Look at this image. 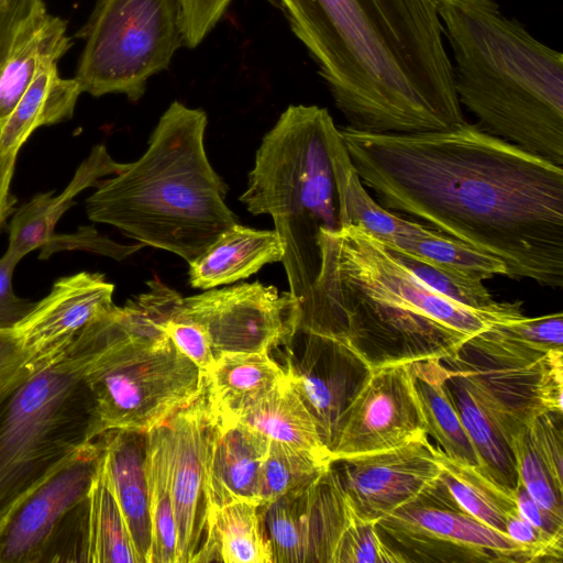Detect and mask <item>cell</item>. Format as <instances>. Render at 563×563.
Returning <instances> with one entry per match:
<instances>
[{
    "label": "cell",
    "instance_id": "obj_1",
    "mask_svg": "<svg viewBox=\"0 0 563 563\" xmlns=\"http://www.w3.org/2000/svg\"><path fill=\"white\" fill-rule=\"evenodd\" d=\"M377 202L501 261L507 275L563 286V168L477 124L417 133L339 129Z\"/></svg>",
    "mask_w": 563,
    "mask_h": 563
},
{
    "label": "cell",
    "instance_id": "obj_2",
    "mask_svg": "<svg viewBox=\"0 0 563 563\" xmlns=\"http://www.w3.org/2000/svg\"><path fill=\"white\" fill-rule=\"evenodd\" d=\"M347 126L437 131L464 122L440 0H277Z\"/></svg>",
    "mask_w": 563,
    "mask_h": 563
},
{
    "label": "cell",
    "instance_id": "obj_3",
    "mask_svg": "<svg viewBox=\"0 0 563 563\" xmlns=\"http://www.w3.org/2000/svg\"><path fill=\"white\" fill-rule=\"evenodd\" d=\"M319 249L297 332L347 346L369 369L441 361L494 324L525 317L520 301L474 309L442 296L358 224L321 231Z\"/></svg>",
    "mask_w": 563,
    "mask_h": 563
},
{
    "label": "cell",
    "instance_id": "obj_4",
    "mask_svg": "<svg viewBox=\"0 0 563 563\" xmlns=\"http://www.w3.org/2000/svg\"><path fill=\"white\" fill-rule=\"evenodd\" d=\"M457 99L484 131L563 164V55L495 0H440Z\"/></svg>",
    "mask_w": 563,
    "mask_h": 563
},
{
    "label": "cell",
    "instance_id": "obj_5",
    "mask_svg": "<svg viewBox=\"0 0 563 563\" xmlns=\"http://www.w3.org/2000/svg\"><path fill=\"white\" fill-rule=\"evenodd\" d=\"M202 109L175 100L152 131L147 150L86 201L88 218L187 263L238 223L225 202L228 186L205 148Z\"/></svg>",
    "mask_w": 563,
    "mask_h": 563
},
{
    "label": "cell",
    "instance_id": "obj_6",
    "mask_svg": "<svg viewBox=\"0 0 563 563\" xmlns=\"http://www.w3.org/2000/svg\"><path fill=\"white\" fill-rule=\"evenodd\" d=\"M146 284L145 292L100 314L67 351L82 363L100 434L146 433L205 391L202 373L164 328L174 289L157 277Z\"/></svg>",
    "mask_w": 563,
    "mask_h": 563
},
{
    "label": "cell",
    "instance_id": "obj_7",
    "mask_svg": "<svg viewBox=\"0 0 563 563\" xmlns=\"http://www.w3.org/2000/svg\"><path fill=\"white\" fill-rule=\"evenodd\" d=\"M325 108L290 104L263 136L240 201L272 217L283 246L289 291L307 297L320 267L321 231L340 229L331 134Z\"/></svg>",
    "mask_w": 563,
    "mask_h": 563
},
{
    "label": "cell",
    "instance_id": "obj_8",
    "mask_svg": "<svg viewBox=\"0 0 563 563\" xmlns=\"http://www.w3.org/2000/svg\"><path fill=\"white\" fill-rule=\"evenodd\" d=\"M100 435L82 363L74 354L0 399V529L14 508Z\"/></svg>",
    "mask_w": 563,
    "mask_h": 563
},
{
    "label": "cell",
    "instance_id": "obj_9",
    "mask_svg": "<svg viewBox=\"0 0 563 563\" xmlns=\"http://www.w3.org/2000/svg\"><path fill=\"white\" fill-rule=\"evenodd\" d=\"M77 36L85 40L74 77L81 92L132 102L185 46L178 0H98Z\"/></svg>",
    "mask_w": 563,
    "mask_h": 563
},
{
    "label": "cell",
    "instance_id": "obj_10",
    "mask_svg": "<svg viewBox=\"0 0 563 563\" xmlns=\"http://www.w3.org/2000/svg\"><path fill=\"white\" fill-rule=\"evenodd\" d=\"M497 324L470 338L441 362L509 443L538 417L563 412V350L530 349Z\"/></svg>",
    "mask_w": 563,
    "mask_h": 563
},
{
    "label": "cell",
    "instance_id": "obj_11",
    "mask_svg": "<svg viewBox=\"0 0 563 563\" xmlns=\"http://www.w3.org/2000/svg\"><path fill=\"white\" fill-rule=\"evenodd\" d=\"M384 539L409 562H534L530 551L459 509L437 483L377 520Z\"/></svg>",
    "mask_w": 563,
    "mask_h": 563
},
{
    "label": "cell",
    "instance_id": "obj_12",
    "mask_svg": "<svg viewBox=\"0 0 563 563\" xmlns=\"http://www.w3.org/2000/svg\"><path fill=\"white\" fill-rule=\"evenodd\" d=\"M177 310L203 329L216 357L287 346L301 318L297 297L258 280L180 296Z\"/></svg>",
    "mask_w": 563,
    "mask_h": 563
},
{
    "label": "cell",
    "instance_id": "obj_13",
    "mask_svg": "<svg viewBox=\"0 0 563 563\" xmlns=\"http://www.w3.org/2000/svg\"><path fill=\"white\" fill-rule=\"evenodd\" d=\"M411 363L369 369L340 417L329 448L333 463L427 438Z\"/></svg>",
    "mask_w": 563,
    "mask_h": 563
},
{
    "label": "cell",
    "instance_id": "obj_14",
    "mask_svg": "<svg viewBox=\"0 0 563 563\" xmlns=\"http://www.w3.org/2000/svg\"><path fill=\"white\" fill-rule=\"evenodd\" d=\"M100 454L97 438L14 508L0 529V563H41L62 519L88 494Z\"/></svg>",
    "mask_w": 563,
    "mask_h": 563
},
{
    "label": "cell",
    "instance_id": "obj_15",
    "mask_svg": "<svg viewBox=\"0 0 563 563\" xmlns=\"http://www.w3.org/2000/svg\"><path fill=\"white\" fill-rule=\"evenodd\" d=\"M114 286L81 272L55 282L49 294L14 328L37 369L63 357L79 335L111 308Z\"/></svg>",
    "mask_w": 563,
    "mask_h": 563
},
{
    "label": "cell",
    "instance_id": "obj_16",
    "mask_svg": "<svg viewBox=\"0 0 563 563\" xmlns=\"http://www.w3.org/2000/svg\"><path fill=\"white\" fill-rule=\"evenodd\" d=\"M342 485L357 511L378 520L432 487L441 473L427 438L341 461Z\"/></svg>",
    "mask_w": 563,
    "mask_h": 563
},
{
    "label": "cell",
    "instance_id": "obj_17",
    "mask_svg": "<svg viewBox=\"0 0 563 563\" xmlns=\"http://www.w3.org/2000/svg\"><path fill=\"white\" fill-rule=\"evenodd\" d=\"M211 412L203 394L166 422L177 563H191L207 523L206 464Z\"/></svg>",
    "mask_w": 563,
    "mask_h": 563
},
{
    "label": "cell",
    "instance_id": "obj_18",
    "mask_svg": "<svg viewBox=\"0 0 563 563\" xmlns=\"http://www.w3.org/2000/svg\"><path fill=\"white\" fill-rule=\"evenodd\" d=\"M296 333L303 336L302 352L297 355L287 349L285 371L329 449L340 417L360 389L369 367L356 353L336 341Z\"/></svg>",
    "mask_w": 563,
    "mask_h": 563
},
{
    "label": "cell",
    "instance_id": "obj_19",
    "mask_svg": "<svg viewBox=\"0 0 563 563\" xmlns=\"http://www.w3.org/2000/svg\"><path fill=\"white\" fill-rule=\"evenodd\" d=\"M268 446L269 440L253 428L212 417L206 464L207 516L234 501L258 506L260 473Z\"/></svg>",
    "mask_w": 563,
    "mask_h": 563
},
{
    "label": "cell",
    "instance_id": "obj_20",
    "mask_svg": "<svg viewBox=\"0 0 563 563\" xmlns=\"http://www.w3.org/2000/svg\"><path fill=\"white\" fill-rule=\"evenodd\" d=\"M104 466L142 563L151 561V520L145 471L146 433L109 430L98 437Z\"/></svg>",
    "mask_w": 563,
    "mask_h": 563
},
{
    "label": "cell",
    "instance_id": "obj_21",
    "mask_svg": "<svg viewBox=\"0 0 563 563\" xmlns=\"http://www.w3.org/2000/svg\"><path fill=\"white\" fill-rule=\"evenodd\" d=\"M66 22L38 0L23 20L0 68V125L10 115L42 65L57 64L70 48Z\"/></svg>",
    "mask_w": 563,
    "mask_h": 563
},
{
    "label": "cell",
    "instance_id": "obj_22",
    "mask_svg": "<svg viewBox=\"0 0 563 563\" xmlns=\"http://www.w3.org/2000/svg\"><path fill=\"white\" fill-rule=\"evenodd\" d=\"M126 166L113 161L103 145H96L60 195L54 196L53 191L36 195L16 210L10 221L5 253L20 262L31 251L47 246L57 221L75 203L74 198L88 187L97 188L102 177L117 175Z\"/></svg>",
    "mask_w": 563,
    "mask_h": 563
},
{
    "label": "cell",
    "instance_id": "obj_23",
    "mask_svg": "<svg viewBox=\"0 0 563 563\" xmlns=\"http://www.w3.org/2000/svg\"><path fill=\"white\" fill-rule=\"evenodd\" d=\"M284 246L275 230H257L235 223L189 262L192 288L230 285L257 273L266 264L282 262Z\"/></svg>",
    "mask_w": 563,
    "mask_h": 563
},
{
    "label": "cell",
    "instance_id": "obj_24",
    "mask_svg": "<svg viewBox=\"0 0 563 563\" xmlns=\"http://www.w3.org/2000/svg\"><path fill=\"white\" fill-rule=\"evenodd\" d=\"M287 377L269 353H230L216 357L203 376L205 396L212 417L238 421L242 413Z\"/></svg>",
    "mask_w": 563,
    "mask_h": 563
},
{
    "label": "cell",
    "instance_id": "obj_25",
    "mask_svg": "<svg viewBox=\"0 0 563 563\" xmlns=\"http://www.w3.org/2000/svg\"><path fill=\"white\" fill-rule=\"evenodd\" d=\"M272 563L263 510L250 501L224 505L207 516L203 540L191 563Z\"/></svg>",
    "mask_w": 563,
    "mask_h": 563
},
{
    "label": "cell",
    "instance_id": "obj_26",
    "mask_svg": "<svg viewBox=\"0 0 563 563\" xmlns=\"http://www.w3.org/2000/svg\"><path fill=\"white\" fill-rule=\"evenodd\" d=\"M80 93L75 78L65 79L58 75L57 64L42 65L0 125V153H18L35 129L70 119Z\"/></svg>",
    "mask_w": 563,
    "mask_h": 563
},
{
    "label": "cell",
    "instance_id": "obj_27",
    "mask_svg": "<svg viewBox=\"0 0 563 563\" xmlns=\"http://www.w3.org/2000/svg\"><path fill=\"white\" fill-rule=\"evenodd\" d=\"M240 422L253 428L269 441H277L333 464L317 423L298 391L287 377L245 410Z\"/></svg>",
    "mask_w": 563,
    "mask_h": 563
},
{
    "label": "cell",
    "instance_id": "obj_28",
    "mask_svg": "<svg viewBox=\"0 0 563 563\" xmlns=\"http://www.w3.org/2000/svg\"><path fill=\"white\" fill-rule=\"evenodd\" d=\"M441 467L438 484L454 505L488 527L504 532L518 511L516 489L496 482L483 467L454 459L434 445Z\"/></svg>",
    "mask_w": 563,
    "mask_h": 563
},
{
    "label": "cell",
    "instance_id": "obj_29",
    "mask_svg": "<svg viewBox=\"0 0 563 563\" xmlns=\"http://www.w3.org/2000/svg\"><path fill=\"white\" fill-rule=\"evenodd\" d=\"M411 371L428 435L450 456L479 465L450 395L449 369L440 360H426L411 363Z\"/></svg>",
    "mask_w": 563,
    "mask_h": 563
},
{
    "label": "cell",
    "instance_id": "obj_30",
    "mask_svg": "<svg viewBox=\"0 0 563 563\" xmlns=\"http://www.w3.org/2000/svg\"><path fill=\"white\" fill-rule=\"evenodd\" d=\"M86 500V562L142 563L114 496L102 449Z\"/></svg>",
    "mask_w": 563,
    "mask_h": 563
},
{
    "label": "cell",
    "instance_id": "obj_31",
    "mask_svg": "<svg viewBox=\"0 0 563 563\" xmlns=\"http://www.w3.org/2000/svg\"><path fill=\"white\" fill-rule=\"evenodd\" d=\"M145 471L152 542L150 563H177L170 446L166 423L146 432Z\"/></svg>",
    "mask_w": 563,
    "mask_h": 563
},
{
    "label": "cell",
    "instance_id": "obj_32",
    "mask_svg": "<svg viewBox=\"0 0 563 563\" xmlns=\"http://www.w3.org/2000/svg\"><path fill=\"white\" fill-rule=\"evenodd\" d=\"M448 387L481 467L499 484L515 488L518 476L508 441L450 371Z\"/></svg>",
    "mask_w": 563,
    "mask_h": 563
},
{
    "label": "cell",
    "instance_id": "obj_33",
    "mask_svg": "<svg viewBox=\"0 0 563 563\" xmlns=\"http://www.w3.org/2000/svg\"><path fill=\"white\" fill-rule=\"evenodd\" d=\"M332 465L301 450L269 441L260 473L258 507L265 508L287 493L309 487Z\"/></svg>",
    "mask_w": 563,
    "mask_h": 563
},
{
    "label": "cell",
    "instance_id": "obj_34",
    "mask_svg": "<svg viewBox=\"0 0 563 563\" xmlns=\"http://www.w3.org/2000/svg\"><path fill=\"white\" fill-rule=\"evenodd\" d=\"M309 487L287 493L265 508H261L272 549V563H309L307 527Z\"/></svg>",
    "mask_w": 563,
    "mask_h": 563
},
{
    "label": "cell",
    "instance_id": "obj_35",
    "mask_svg": "<svg viewBox=\"0 0 563 563\" xmlns=\"http://www.w3.org/2000/svg\"><path fill=\"white\" fill-rule=\"evenodd\" d=\"M387 249L420 280L453 301L474 309L488 308L497 302L484 285V279L477 276L449 269Z\"/></svg>",
    "mask_w": 563,
    "mask_h": 563
},
{
    "label": "cell",
    "instance_id": "obj_36",
    "mask_svg": "<svg viewBox=\"0 0 563 563\" xmlns=\"http://www.w3.org/2000/svg\"><path fill=\"white\" fill-rule=\"evenodd\" d=\"M514 454L518 482L540 506L563 518V492L554 484L543 462L532 448L527 428L509 441Z\"/></svg>",
    "mask_w": 563,
    "mask_h": 563
},
{
    "label": "cell",
    "instance_id": "obj_37",
    "mask_svg": "<svg viewBox=\"0 0 563 563\" xmlns=\"http://www.w3.org/2000/svg\"><path fill=\"white\" fill-rule=\"evenodd\" d=\"M180 294L175 289L169 298L164 328L176 347L186 355L205 376L212 367L216 356L203 329L177 310Z\"/></svg>",
    "mask_w": 563,
    "mask_h": 563
},
{
    "label": "cell",
    "instance_id": "obj_38",
    "mask_svg": "<svg viewBox=\"0 0 563 563\" xmlns=\"http://www.w3.org/2000/svg\"><path fill=\"white\" fill-rule=\"evenodd\" d=\"M530 443L556 487L563 492L562 413L547 412L527 427Z\"/></svg>",
    "mask_w": 563,
    "mask_h": 563
},
{
    "label": "cell",
    "instance_id": "obj_39",
    "mask_svg": "<svg viewBox=\"0 0 563 563\" xmlns=\"http://www.w3.org/2000/svg\"><path fill=\"white\" fill-rule=\"evenodd\" d=\"M38 371L14 329L0 330V399Z\"/></svg>",
    "mask_w": 563,
    "mask_h": 563
},
{
    "label": "cell",
    "instance_id": "obj_40",
    "mask_svg": "<svg viewBox=\"0 0 563 563\" xmlns=\"http://www.w3.org/2000/svg\"><path fill=\"white\" fill-rule=\"evenodd\" d=\"M183 14L185 46L195 48L225 14L232 0H178Z\"/></svg>",
    "mask_w": 563,
    "mask_h": 563
},
{
    "label": "cell",
    "instance_id": "obj_41",
    "mask_svg": "<svg viewBox=\"0 0 563 563\" xmlns=\"http://www.w3.org/2000/svg\"><path fill=\"white\" fill-rule=\"evenodd\" d=\"M18 263L7 253L0 258V330L14 329L36 305L13 291L12 274Z\"/></svg>",
    "mask_w": 563,
    "mask_h": 563
},
{
    "label": "cell",
    "instance_id": "obj_42",
    "mask_svg": "<svg viewBox=\"0 0 563 563\" xmlns=\"http://www.w3.org/2000/svg\"><path fill=\"white\" fill-rule=\"evenodd\" d=\"M515 489L520 516L547 537L563 540V518L555 516L536 503L519 482Z\"/></svg>",
    "mask_w": 563,
    "mask_h": 563
},
{
    "label": "cell",
    "instance_id": "obj_43",
    "mask_svg": "<svg viewBox=\"0 0 563 563\" xmlns=\"http://www.w3.org/2000/svg\"><path fill=\"white\" fill-rule=\"evenodd\" d=\"M38 0H0V68L3 65L21 23Z\"/></svg>",
    "mask_w": 563,
    "mask_h": 563
},
{
    "label": "cell",
    "instance_id": "obj_44",
    "mask_svg": "<svg viewBox=\"0 0 563 563\" xmlns=\"http://www.w3.org/2000/svg\"><path fill=\"white\" fill-rule=\"evenodd\" d=\"M18 153H0V225L12 212L15 203L10 194V183L14 170Z\"/></svg>",
    "mask_w": 563,
    "mask_h": 563
}]
</instances>
